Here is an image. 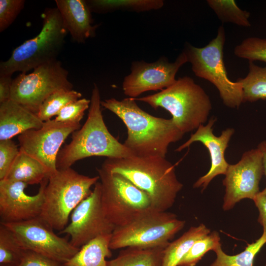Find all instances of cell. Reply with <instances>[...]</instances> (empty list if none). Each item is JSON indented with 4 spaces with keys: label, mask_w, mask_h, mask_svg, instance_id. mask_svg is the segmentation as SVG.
<instances>
[{
    "label": "cell",
    "mask_w": 266,
    "mask_h": 266,
    "mask_svg": "<svg viewBox=\"0 0 266 266\" xmlns=\"http://www.w3.org/2000/svg\"><path fill=\"white\" fill-rule=\"evenodd\" d=\"M134 99L111 98L101 105L117 116L124 123L127 136L123 143L133 155L166 158L169 145L184 135L171 119L153 116L137 104Z\"/></svg>",
    "instance_id": "1"
},
{
    "label": "cell",
    "mask_w": 266,
    "mask_h": 266,
    "mask_svg": "<svg viewBox=\"0 0 266 266\" xmlns=\"http://www.w3.org/2000/svg\"><path fill=\"white\" fill-rule=\"evenodd\" d=\"M101 167L129 179L148 195L154 208L159 211L172 206L183 186L174 166L165 157L132 155L107 158Z\"/></svg>",
    "instance_id": "2"
},
{
    "label": "cell",
    "mask_w": 266,
    "mask_h": 266,
    "mask_svg": "<svg viewBox=\"0 0 266 266\" xmlns=\"http://www.w3.org/2000/svg\"><path fill=\"white\" fill-rule=\"evenodd\" d=\"M90 100L85 123L72 133L70 142L60 149L58 154L57 169L70 167L77 161L87 157L121 158L133 155L108 130L102 115L99 89L96 84Z\"/></svg>",
    "instance_id": "3"
},
{
    "label": "cell",
    "mask_w": 266,
    "mask_h": 266,
    "mask_svg": "<svg viewBox=\"0 0 266 266\" xmlns=\"http://www.w3.org/2000/svg\"><path fill=\"white\" fill-rule=\"evenodd\" d=\"M154 109L168 111L177 128L184 134L197 130L208 120L212 104L209 97L189 76H183L160 92L134 99Z\"/></svg>",
    "instance_id": "4"
},
{
    "label": "cell",
    "mask_w": 266,
    "mask_h": 266,
    "mask_svg": "<svg viewBox=\"0 0 266 266\" xmlns=\"http://www.w3.org/2000/svg\"><path fill=\"white\" fill-rule=\"evenodd\" d=\"M42 28L33 38L15 48L5 61L0 63V75H11L57 60L68 33L57 7L46 8L41 15Z\"/></svg>",
    "instance_id": "5"
},
{
    "label": "cell",
    "mask_w": 266,
    "mask_h": 266,
    "mask_svg": "<svg viewBox=\"0 0 266 266\" xmlns=\"http://www.w3.org/2000/svg\"><path fill=\"white\" fill-rule=\"evenodd\" d=\"M100 179L79 174L71 167L57 169L48 177L39 217L53 230L64 229L75 207Z\"/></svg>",
    "instance_id": "6"
},
{
    "label": "cell",
    "mask_w": 266,
    "mask_h": 266,
    "mask_svg": "<svg viewBox=\"0 0 266 266\" xmlns=\"http://www.w3.org/2000/svg\"><path fill=\"white\" fill-rule=\"evenodd\" d=\"M185 223L174 213L151 210L125 225L116 227L111 233L109 248L166 247Z\"/></svg>",
    "instance_id": "7"
},
{
    "label": "cell",
    "mask_w": 266,
    "mask_h": 266,
    "mask_svg": "<svg viewBox=\"0 0 266 266\" xmlns=\"http://www.w3.org/2000/svg\"><path fill=\"white\" fill-rule=\"evenodd\" d=\"M225 42V29L220 26L216 36L206 46L199 48L187 43L183 51L195 75L215 86L224 105L237 108L243 102L242 88L238 80L232 81L228 76L223 60Z\"/></svg>",
    "instance_id": "8"
},
{
    "label": "cell",
    "mask_w": 266,
    "mask_h": 266,
    "mask_svg": "<svg viewBox=\"0 0 266 266\" xmlns=\"http://www.w3.org/2000/svg\"><path fill=\"white\" fill-rule=\"evenodd\" d=\"M97 170L100 180L102 206L107 218L115 227L155 210L148 195L127 178L101 167Z\"/></svg>",
    "instance_id": "9"
},
{
    "label": "cell",
    "mask_w": 266,
    "mask_h": 266,
    "mask_svg": "<svg viewBox=\"0 0 266 266\" xmlns=\"http://www.w3.org/2000/svg\"><path fill=\"white\" fill-rule=\"evenodd\" d=\"M68 72L55 60L42 64L29 74L21 73L13 79L10 99L34 113L50 95L60 90H72Z\"/></svg>",
    "instance_id": "10"
},
{
    "label": "cell",
    "mask_w": 266,
    "mask_h": 266,
    "mask_svg": "<svg viewBox=\"0 0 266 266\" xmlns=\"http://www.w3.org/2000/svg\"><path fill=\"white\" fill-rule=\"evenodd\" d=\"M26 251H31L64 264L79 250L66 238L56 234L39 217L11 223H3Z\"/></svg>",
    "instance_id": "11"
},
{
    "label": "cell",
    "mask_w": 266,
    "mask_h": 266,
    "mask_svg": "<svg viewBox=\"0 0 266 266\" xmlns=\"http://www.w3.org/2000/svg\"><path fill=\"white\" fill-rule=\"evenodd\" d=\"M115 228L103 209L100 183L98 181L91 193L73 210L70 223L59 234L69 235L70 243L80 249L100 236L111 234Z\"/></svg>",
    "instance_id": "12"
},
{
    "label": "cell",
    "mask_w": 266,
    "mask_h": 266,
    "mask_svg": "<svg viewBox=\"0 0 266 266\" xmlns=\"http://www.w3.org/2000/svg\"><path fill=\"white\" fill-rule=\"evenodd\" d=\"M80 128V124L55 119L45 121L40 129L29 130L19 135L20 151L41 163L50 175L57 170V158L62 144L70 133Z\"/></svg>",
    "instance_id": "13"
},
{
    "label": "cell",
    "mask_w": 266,
    "mask_h": 266,
    "mask_svg": "<svg viewBox=\"0 0 266 266\" xmlns=\"http://www.w3.org/2000/svg\"><path fill=\"white\" fill-rule=\"evenodd\" d=\"M264 174L262 154L258 148L245 151L237 163L229 164L223 180L225 187L223 210L233 209L244 199L254 200L260 192L259 184Z\"/></svg>",
    "instance_id": "14"
},
{
    "label": "cell",
    "mask_w": 266,
    "mask_h": 266,
    "mask_svg": "<svg viewBox=\"0 0 266 266\" xmlns=\"http://www.w3.org/2000/svg\"><path fill=\"white\" fill-rule=\"evenodd\" d=\"M187 62L184 51L172 63L169 62L166 57H161L153 63L133 61L131 73L124 77L122 83L124 94L135 99L145 92L162 91L168 88L175 82L177 72Z\"/></svg>",
    "instance_id": "15"
},
{
    "label": "cell",
    "mask_w": 266,
    "mask_h": 266,
    "mask_svg": "<svg viewBox=\"0 0 266 266\" xmlns=\"http://www.w3.org/2000/svg\"><path fill=\"white\" fill-rule=\"evenodd\" d=\"M48 177L40 184L38 193L33 196L25 193L28 185L25 183L0 180V223L19 222L39 217Z\"/></svg>",
    "instance_id": "16"
},
{
    "label": "cell",
    "mask_w": 266,
    "mask_h": 266,
    "mask_svg": "<svg viewBox=\"0 0 266 266\" xmlns=\"http://www.w3.org/2000/svg\"><path fill=\"white\" fill-rule=\"evenodd\" d=\"M216 121V118L213 117L206 125L200 126L196 131L191 134L190 138L175 150L177 152H180L189 147L193 143L200 142L208 150L211 161L209 170L193 185L194 188L200 187L202 191L207 188L215 177L220 174L225 175L229 166L225 159V153L234 130L227 128L222 132L219 136H216L213 132V126Z\"/></svg>",
    "instance_id": "17"
},
{
    "label": "cell",
    "mask_w": 266,
    "mask_h": 266,
    "mask_svg": "<svg viewBox=\"0 0 266 266\" xmlns=\"http://www.w3.org/2000/svg\"><path fill=\"white\" fill-rule=\"evenodd\" d=\"M63 24L72 39L78 43L94 37L98 25H93L91 11L84 0H56Z\"/></svg>",
    "instance_id": "18"
},
{
    "label": "cell",
    "mask_w": 266,
    "mask_h": 266,
    "mask_svg": "<svg viewBox=\"0 0 266 266\" xmlns=\"http://www.w3.org/2000/svg\"><path fill=\"white\" fill-rule=\"evenodd\" d=\"M44 122L35 113L11 99L0 103V141L40 129Z\"/></svg>",
    "instance_id": "19"
},
{
    "label": "cell",
    "mask_w": 266,
    "mask_h": 266,
    "mask_svg": "<svg viewBox=\"0 0 266 266\" xmlns=\"http://www.w3.org/2000/svg\"><path fill=\"white\" fill-rule=\"evenodd\" d=\"M111 235L100 236L83 245L63 266H107L106 259L111 256Z\"/></svg>",
    "instance_id": "20"
},
{
    "label": "cell",
    "mask_w": 266,
    "mask_h": 266,
    "mask_svg": "<svg viewBox=\"0 0 266 266\" xmlns=\"http://www.w3.org/2000/svg\"><path fill=\"white\" fill-rule=\"evenodd\" d=\"M49 173L37 160L20 151L4 179L19 181L28 185L40 184Z\"/></svg>",
    "instance_id": "21"
},
{
    "label": "cell",
    "mask_w": 266,
    "mask_h": 266,
    "mask_svg": "<svg viewBox=\"0 0 266 266\" xmlns=\"http://www.w3.org/2000/svg\"><path fill=\"white\" fill-rule=\"evenodd\" d=\"M210 233L203 224L193 226L176 240L170 242L165 248L162 266H177L194 243Z\"/></svg>",
    "instance_id": "22"
},
{
    "label": "cell",
    "mask_w": 266,
    "mask_h": 266,
    "mask_svg": "<svg viewBox=\"0 0 266 266\" xmlns=\"http://www.w3.org/2000/svg\"><path fill=\"white\" fill-rule=\"evenodd\" d=\"M165 248H125L116 258L107 261V266H162Z\"/></svg>",
    "instance_id": "23"
},
{
    "label": "cell",
    "mask_w": 266,
    "mask_h": 266,
    "mask_svg": "<svg viewBox=\"0 0 266 266\" xmlns=\"http://www.w3.org/2000/svg\"><path fill=\"white\" fill-rule=\"evenodd\" d=\"M86 2L91 12L98 13L116 10L145 12L159 9L164 4L162 0H92Z\"/></svg>",
    "instance_id": "24"
},
{
    "label": "cell",
    "mask_w": 266,
    "mask_h": 266,
    "mask_svg": "<svg viewBox=\"0 0 266 266\" xmlns=\"http://www.w3.org/2000/svg\"><path fill=\"white\" fill-rule=\"evenodd\" d=\"M266 243L265 231L256 241L248 244L244 250L236 255L227 254L222 250L220 243L213 250L216 258L209 266H253L256 255Z\"/></svg>",
    "instance_id": "25"
},
{
    "label": "cell",
    "mask_w": 266,
    "mask_h": 266,
    "mask_svg": "<svg viewBox=\"0 0 266 266\" xmlns=\"http://www.w3.org/2000/svg\"><path fill=\"white\" fill-rule=\"evenodd\" d=\"M238 80L242 88L243 102L266 99V66L261 67L249 62L248 73Z\"/></svg>",
    "instance_id": "26"
},
{
    "label": "cell",
    "mask_w": 266,
    "mask_h": 266,
    "mask_svg": "<svg viewBox=\"0 0 266 266\" xmlns=\"http://www.w3.org/2000/svg\"><path fill=\"white\" fill-rule=\"evenodd\" d=\"M82 94L72 90H60L50 95L42 102L36 113L43 122L51 120L68 103L81 99Z\"/></svg>",
    "instance_id": "27"
},
{
    "label": "cell",
    "mask_w": 266,
    "mask_h": 266,
    "mask_svg": "<svg viewBox=\"0 0 266 266\" xmlns=\"http://www.w3.org/2000/svg\"><path fill=\"white\" fill-rule=\"evenodd\" d=\"M206 1L222 22L245 27L251 26L249 20L250 13L241 9L234 0H207Z\"/></svg>",
    "instance_id": "28"
},
{
    "label": "cell",
    "mask_w": 266,
    "mask_h": 266,
    "mask_svg": "<svg viewBox=\"0 0 266 266\" xmlns=\"http://www.w3.org/2000/svg\"><path fill=\"white\" fill-rule=\"evenodd\" d=\"M25 250L16 241L12 232L0 224V266H17Z\"/></svg>",
    "instance_id": "29"
},
{
    "label": "cell",
    "mask_w": 266,
    "mask_h": 266,
    "mask_svg": "<svg viewBox=\"0 0 266 266\" xmlns=\"http://www.w3.org/2000/svg\"><path fill=\"white\" fill-rule=\"evenodd\" d=\"M220 243L219 233L210 232L194 243L177 266H195L207 252L213 250Z\"/></svg>",
    "instance_id": "30"
},
{
    "label": "cell",
    "mask_w": 266,
    "mask_h": 266,
    "mask_svg": "<svg viewBox=\"0 0 266 266\" xmlns=\"http://www.w3.org/2000/svg\"><path fill=\"white\" fill-rule=\"evenodd\" d=\"M234 55L249 62L259 61L266 63V38L250 37L235 46Z\"/></svg>",
    "instance_id": "31"
},
{
    "label": "cell",
    "mask_w": 266,
    "mask_h": 266,
    "mask_svg": "<svg viewBox=\"0 0 266 266\" xmlns=\"http://www.w3.org/2000/svg\"><path fill=\"white\" fill-rule=\"evenodd\" d=\"M91 100L80 99L65 106L59 112L55 120L62 123L80 124L85 111L89 108Z\"/></svg>",
    "instance_id": "32"
},
{
    "label": "cell",
    "mask_w": 266,
    "mask_h": 266,
    "mask_svg": "<svg viewBox=\"0 0 266 266\" xmlns=\"http://www.w3.org/2000/svg\"><path fill=\"white\" fill-rule=\"evenodd\" d=\"M24 0H0V32L6 30L24 7Z\"/></svg>",
    "instance_id": "33"
},
{
    "label": "cell",
    "mask_w": 266,
    "mask_h": 266,
    "mask_svg": "<svg viewBox=\"0 0 266 266\" xmlns=\"http://www.w3.org/2000/svg\"><path fill=\"white\" fill-rule=\"evenodd\" d=\"M19 153L20 148L11 139L0 141V180L5 178Z\"/></svg>",
    "instance_id": "34"
},
{
    "label": "cell",
    "mask_w": 266,
    "mask_h": 266,
    "mask_svg": "<svg viewBox=\"0 0 266 266\" xmlns=\"http://www.w3.org/2000/svg\"><path fill=\"white\" fill-rule=\"evenodd\" d=\"M17 266H63V264L39 254L25 250Z\"/></svg>",
    "instance_id": "35"
},
{
    "label": "cell",
    "mask_w": 266,
    "mask_h": 266,
    "mask_svg": "<svg viewBox=\"0 0 266 266\" xmlns=\"http://www.w3.org/2000/svg\"><path fill=\"white\" fill-rule=\"evenodd\" d=\"M253 201L259 211L258 221L266 232V195L259 193Z\"/></svg>",
    "instance_id": "36"
},
{
    "label": "cell",
    "mask_w": 266,
    "mask_h": 266,
    "mask_svg": "<svg viewBox=\"0 0 266 266\" xmlns=\"http://www.w3.org/2000/svg\"><path fill=\"white\" fill-rule=\"evenodd\" d=\"M12 81L11 75H0V103L10 99Z\"/></svg>",
    "instance_id": "37"
},
{
    "label": "cell",
    "mask_w": 266,
    "mask_h": 266,
    "mask_svg": "<svg viewBox=\"0 0 266 266\" xmlns=\"http://www.w3.org/2000/svg\"><path fill=\"white\" fill-rule=\"evenodd\" d=\"M257 148L261 151L262 154V161L264 172L266 177V140L261 141Z\"/></svg>",
    "instance_id": "38"
},
{
    "label": "cell",
    "mask_w": 266,
    "mask_h": 266,
    "mask_svg": "<svg viewBox=\"0 0 266 266\" xmlns=\"http://www.w3.org/2000/svg\"><path fill=\"white\" fill-rule=\"evenodd\" d=\"M260 193L262 195H266V187L262 191H260Z\"/></svg>",
    "instance_id": "39"
},
{
    "label": "cell",
    "mask_w": 266,
    "mask_h": 266,
    "mask_svg": "<svg viewBox=\"0 0 266 266\" xmlns=\"http://www.w3.org/2000/svg\"><path fill=\"white\" fill-rule=\"evenodd\" d=\"M265 266H266V264H265Z\"/></svg>",
    "instance_id": "40"
}]
</instances>
